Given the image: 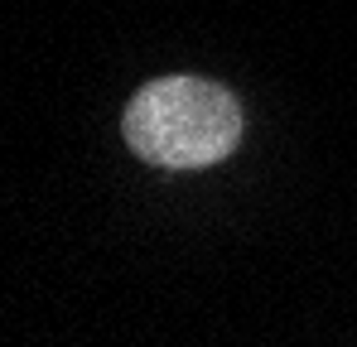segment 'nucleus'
I'll list each match as a JSON object with an SVG mask.
<instances>
[{"label":"nucleus","instance_id":"nucleus-1","mask_svg":"<svg viewBox=\"0 0 357 347\" xmlns=\"http://www.w3.org/2000/svg\"><path fill=\"white\" fill-rule=\"evenodd\" d=\"M126 145L160 169H208L241 140L237 97L208 77H160L126 107Z\"/></svg>","mask_w":357,"mask_h":347}]
</instances>
